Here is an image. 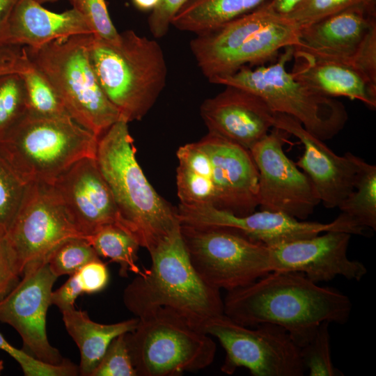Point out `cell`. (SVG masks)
Listing matches in <instances>:
<instances>
[{"label":"cell","instance_id":"2e32d148","mask_svg":"<svg viewBox=\"0 0 376 376\" xmlns=\"http://www.w3.org/2000/svg\"><path fill=\"white\" fill-rule=\"evenodd\" d=\"M52 185L72 222L85 237L107 224L127 232L95 158L78 161Z\"/></svg>","mask_w":376,"mask_h":376},{"label":"cell","instance_id":"7c38bea8","mask_svg":"<svg viewBox=\"0 0 376 376\" xmlns=\"http://www.w3.org/2000/svg\"><path fill=\"white\" fill-rule=\"evenodd\" d=\"M177 212L182 225L228 228L268 246L313 237L328 230H342L359 235H363L366 230L342 212L327 224L300 221L284 213L268 210L237 216L209 204H180Z\"/></svg>","mask_w":376,"mask_h":376},{"label":"cell","instance_id":"3957f363","mask_svg":"<svg viewBox=\"0 0 376 376\" xmlns=\"http://www.w3.org/2000/svg\"><path fill=\"white\" fill-rule=\"evenodd\" d=\"M95 159L127 231L150 253L181 224L177 209L141 169L125 120L120 118L99 138Z\"/></svg>","mask_w":376,"mask_h":376},{"label":"cell","instance_id":"4316f807","mask_svg":"<svg viewBox=\"0 0 376 376\" xmlns=\"http://www.w3.org/2000/svg\"><path fill=\"white\" fill-rule=\"evenodd\" d=\"M20 74L29 112L43 116H70L52 85L36 66L30 62L29 67Z\"/></svg>","mask_w":376,"mask_h":376},{"label":"cell","instance_id":"f1b7e54d","mask_svg":"<svg viewBox=\"0 0 376 376\" xmlns=\"http://www.w3.org/2000/svg\"><path fill=\"white\" fill-rule=\"evenodd\" d=\"M100 259L88 241L83 237L68 239L58 244L49 255V269L57 278L72 275L87 263Z\"/></svg>","mask_w":376,"mask_h":376},{"label":"cell","instance_id":"30bf717a","mask_svg":"<svg viewBox=\"0 0 376 376\" xmlns=\"http://www.w3.org/2000/svg\"><path fill=\"white\" fill-rule=\"evenodd\" d=\"M251 329L225 314L211 320L203 332L215 337L225 350L221 370L232 375L245 368L253 376H302L306 370L299 347L283 327L262 323Z\"/></svg>","mask_w":376,"mask_h":376},{"label":"cell","instance_id":"484cf974","mask_svg":"<svg viewBox=\"0 0 376 376\" xmlns=\"http://www.w3.org/2000/svg\"><path fill=\"white\" fill-rule=\"evenodd\" d=\"M353 191L338 207L357 225L376 230V166L357 156Z\"/></svg>","mask_w":376,"mask_h":376},{"label":"cell","instance_id":"4fadbf2b","mask_svg":"<svg viewBox=\"0 0 376 376\" xmlns=\"http://www.w3.org/2000/svg\"><path fill=\"white\" fill-rule=\"evenodd\" d=\"M288 134L272 127L249 150L258 171V206L305 220L320 201L310 179L283 150Z\"/></svg>","mask_w":376,"mask_h":376},{"label":"cell","instance_id":"8d00e7d4","mask_svg":"<svg viewBox=\"0 0 376 376\" xmlns=\"http://www.w3.org/2000/svg\"><path fill=\"white\" fill-rule=\"evenodd\" d=\"M351 65L376 84V24H373L354 54Z\"/></svg>","mask_w":376,"mask_h":376},{"label":"cell","instance_id":"e0dca14e","mask_svg":"<svg viewBox=\"0 0 376 376\" xmlns=\"http://www.w3.org/2000/svg\"><path fill=\"white\" fill-rule=\"evenodd\" d=\"M273 127L294 135L301 141L304 150L296 165L311 181L320 203L327 208L338 207L354 189L357 155L350 152L338 155L290 116L275 113Z\"/></svg>","mask_w":376,"mask_h":376},{"label":"cell","instance_id":"9c48e42d","mask_svg":"<svg viewBox=\"0 0 376 376\" xmlns=\"http://www.w3.org/2000/svg\"><path fill=\"white\" fill-rule=\"evenodd\" d=\"M180 230L194 267L215 288L232 290L273 271L269 247L233 230L185 225Z\"/></svg>","mask_w":376,"mask_h":376},{"label":"cell","instance_id":"f35d334b","mask_svg":"<svg viewBox=\"0 0 376 376\" xmlns=\"http://www.w3.org/2000/svg\"><path fill=\"white\" fill-rule=\"evenodd\" d=\"M177 157L179 164L212 180L210 157L198 141L180 147Z\"/></svg>","mask_w":376,"mask_h":376},{"label":"cell","instance_id":"60d3db41","mask_svg":"<svg viewBox=\"0 0 376 376\" xmlns=\"http://www.w3.org/2000/svg\"><path fill=\"white\" fill-rule=\"evenodd\" d=\"M20 276L15 265L6 233L0 230V300L16 285Z\"/></svg>","mask_w":376,"mask_h":376},{"label":"cell","instance_id":"5bb4252c","mask_svg":"<svg viewBox=\"0 0 376 376\" xmlns=\"http://www.w3.org/2000/svg\"><path fill=\"white\" fill-rule=\"evenodd\" d=\"M22 276L0 300V322L18 332L24 347L32 357L46 363L61 364L66 359L49 343L46 331L47 313L57 277L47 261L28 265Z\"/></svg>","mask_w":376,"mask_h":376},{"label":"cell","instance_id":"603a6c76","mask_svg":"<svg viewBox=\"0 0 376 376\" xmlns=\"http://www.w3.org/2000/svg\"><path fill=\"white\" fill-rule=\"evenodd\" d=\"M62 314L65 329L79 350V373L83 376H91L113 338L132 331L139 322V318H135L102 324L91 320L86 311L76 308Z\"/></svg>","mask_w":376,"mask_h":376},{"label":"cell","instance_id":"cb8c5ba5","mask_svg":"<svg viewBox=\"0 0 376 376\" xmlns=\"http://www.w3.org/2000/svg\"><path fill=\"white\" fill-rule=\"evenodd\" d=\"M269 0H188L171 24L196 35L212 31L260 7Z\"/></svg>","mask_w":376,"mask_h":376},{"label":"cell","instance_id":"83f0119b","mask_svg":"<svg viewBox=\"0 0 376 376\" xmlns=\"http://www.w3.org/2000/svg\"><path fill=\"white\" fill-rule=\"evenodd\" d=\"M27 100L20 73L0 75V141L27 113Z\"/></svg>","mask_w":376,"mask_h":376},{"label":"cell","instance_id":"ab89813d","mask_svg":"<svg viewBox=\"0 0 376 376\" xmlns=\"http://www.w3.org/2000/svg\"><path fill=\"white\" fill-rule=\"evenodd\" d=\"M84 293L93 294L104 290L108 284L107 267L100 259L91 261L77 272Z\"/></svg>","mask_w":376,"mask_h":376},{"label":"cell","instance_id":"8992f818","mask_svg":"<svg viewBox=\"0 0 376 376\" xmlns=\"http://www.w3.org/2000/svg\"><path fill=\"white\" fill-rule=\"evenodd\" d=\"M91 35L61 38L36 49L24 47L30 62L52 85L70 116L100 138L120 115L92 65Z\"/></svg>","mask_w":376,"mask_h":376},{"label":"cell","instance_id":"44dd1931","mask_svg":"<svg viewBox=\"0 0 376 376\" xmlns=\"http://www.w3.org/2000/svg\"><path fill=\"white\" fill-rule=\"evenodd\" d=\"M92 34L75 8L54 13L36 0H19L0 32V44L36 49L53 40Z\"/></svg>","mask_w":376,"mask_h":376},{"label":"cell","instance_id":"7bdbcfd3","mask_svg":"<svg viewBox=\"0 0 376 376\" xmlns=\"http://www.w3.org/2000/svg\"><path fill=\"white\" fill-rule=\"evenodd\" d=\"M84 293L77 273L70 275L67 281L51 295L52 304L56 306L61 311L75 308V303L79 296Z\"/></svg>","mask_w":376,"mask_h":376},{"label":"cell","instance_id":"74e56055","mask_svg":"<svg viewBox=\"0 0 376 376\" xmlns=\"http://www.w3.org/2000/svg\"><path fill=\"white\" fill-rule=\"evenodd\" d=\"M188 0H160L148 17V26L155 38L166 35L176 13Z\"/></svg>","mask_w":376,"mask_h":376},{"label":"cell","instance_id":"836d02e7","mask_svg":"<svg viewBox=\"0 0 376 376\" xmlns=\"http://www.w3.org/2000/svg\"><path fill=\"white\" fill-rule=\"evenodd\" d=\"M0 350L13 357L26 376H73L79 373V367L68 360L61 364L53 365L37 359L26 351L15 347L1 333Z\"/></svg>","mask_w":376,"mask_h":376},{"label":"cell","instance_id":"b9f144b4","mask_svg":"<svg viewBox=\"0 0 376 376\" xmlns=\"http://www.w3.org/2000/svg\"><path fill=\"white\" fill-rule=\"evenodd\" d=\"M30 65L24 47L0 44V75L22 73Z\"/></svg>","mask_w":376,"mask_h":376},{"label":"cell","instance_id":"d590c367","mask_svg":"<svg viewBox=\"0 0 376 376\" xmlns=\"http://www.w3.org/2000/svg\"><path fill=\"white\" fill-rule=\"evenodd\" d=\"M125 334L112 340L91 376H137L127 346Z\"/></svg>","mask_w":376,"mask_h":376},{"label":"cell","instance_id":"ac0fdd59","mask_svg":"<svg viewBox=\"0 0 376 376\" xmlns=\"http://www.w3.org/2000/svg\"><path fill=\"white\" fill-rule=\"evenodd\" d=\"M198 143L211 162L214 207L237 216L255 212L258 206V171L249 150L211 133Z\"/></svg>","mask_w":376,"mask_h":376},{"label":"cell","instance_id":"ee69618b","mask_svg":"<svg viewBox=\"0 0 376 376\" xmlns=\"http://www.w3.org/2000/svg\"><path fill=\"white\" fill-rule=\"evenodd\" d=\"M302 0H269V6L277 13L288 14Z\"/></svg>","mask_w":376,"mask_h":376},{"label":"cell","instance_id":"7a4b0ae2","mask_svg":"<svg viewBox=\"0 0 376 376\" xmlns=\"http://www.w3.org/2000/svg\"><path fill=\"white\" fill-rule=\"evenodd\" d=\"M181 225L149 253L151 265L125 288V307L137 318L168 310L203 331L224 314L220 290L207 283L194 267L181 235Z\"/></svg>","mask_w":376,"mask_h":376},{"label":"cell","instance_id":"52a82bcc","mask_svg":"<svg viewBox=\"0 0 376 376\" xmlns=\"http://www.w3.org/2000/svg\"><path fill=\"white\" fill-rule=\"evenodd\" d=\"M293 54L294 47H288L272 65L255 69L243 66L234 73L209 81L252 93L260 97L274 113L292 117L323 141L331 139L345 125L346 109L334 97L312 91L287 71L286 63Z\"/></svg>","mask_w":376,"mask_h":376},{"label":"cell","instance_id":"9a60e30c","mask_svg":"<svg viewBox=\"0 0 376 376\" xmlns=\"http://www.w3.org/2000/svg\"><path fill=\"white\" fill-rule=\"evenodd\" d=\"M351 235L333 230L270 246L273 271L301 272L316 283L338 276L359 281L367 269L362 263L347 257Z\"/></svg>","mask_w":376,"mask_h":376},{"label":"cell","instance_id":"1f68e13d","mask_svg":"<svg viewBox=\"0 0 376 376\" xmlns=\"http://www.w3.org/2000/svg\"><path fill=\"white\" fill-rule=\"evenodd\" d=\"M178 196L180 204L215 205L216 191L211 178L178 164L176 174Z\"/></svg>","mask_w":376,"mask_h":376},{"label":"cell","instance_id":"ffe728a7","mask_svg":"<svg viewBox=\"0 0 376 376\" xmlns=\"http://www.w3.org/2000/svg\"><path fill=\"white\" fill-rule=\"evenodd\" d=\"M376 24V6L357 5L299 27L294 52L319 59L351 65L370 26Z\"/></svg>","mask_w":376,"mask_h":376},{"label":"cell","instance_id":"7dc6e473","mask_svg":"<svg viewBox=\"0 0 376 376\" xmlns=\"http://www.w3.org/2000/svg\"><path fill=\"white\" fill-rule=\"evenodd\" d=\"M36 1L42 4L45 2H52V1H55L57 0H36Z\"/></svg>","mask_w":376,"mask_h":376},{"label":"cell","instance_id":"4dcf8cb0","mask_svg":"<svg viewBox=\"0 0 376 376\" xmlns=\"http://www.w3.org/2000/svg\"><path fill=\"white\" fill-rule=\"evenodd\" d=\"M26 184L0 155V230L6 233L22 201Z\"/></svg>","mask_w":376,"mask_h":376},{"label":"cell","instance_id":"5b68a950","mask_svg":"<svg viewBox=\"0 0 376 376\" xmlns=\"http://www.w3.org/2000/svg\"><path fill=\"white\" fill-rule=\"evenodd\" d=\"M98 140L70 116L27 111L0 141V155L26 185L52 184L78 161L95 158Z\"/></svg>","mask_w":376,"mask_h":376},{"label":"cell","instance_id":"d6986e66","mask_svg":"<svg viewBox=\"0 0 376 376\" xmlns=\"http://www.w3.org/2000/svg\"><path fill=\"white\" fill-rule=\"evenodd\" d=\"M274 114L258 95L231 86L201 106L209 133L248 150L273 127Z\"/></svg>","mask_w":376,"mask_h":376},{"label":"cell","instance_id":"f546056e","mask_svg":"<svg viewBox=\"0 0 376 376\" xmlns=\"http://www.w3.org/2000/svg\"><path fill=\"white\" fill-rule=\"evenodd\" d=\"M329 324L322 322L310 340L299 348L301 361L310 376L344 375L331 360Z\"/></svg>","mask_w":376,"mask_h":376},{"label":"cell","instance_id":"c3c4849f","mask_svg":"<svg viewBox=\"0 0 376 376\" xmlns=\"http://www.w3.org/2000/svg\"><path fill=\"white\" fill-rule=\"evenodd\" d=\"M3 369V361L0 360V374Z\"/></svg>","mask_w":376,"mask_h":376},{"label":"cell","instance_id":"f6af8a7d","mask_svg":"<svg viewBox=\"0 0 376 376\" xmlns=\"http://www.w3.org/2000/svg\"><path fill=\"white\" fill-rule=\"evenodd\" d=\"M19 0H0V32Z\"/></svg>","mask_w":376,"mask_h":376},{"label":"cell","instance_id":"bcb514c9","mask_svg":"<svg viewBox=\"0 0 376 376\" xmlns=\"http://www.w3.org/2000/svg\"><path fill=\"white\" fill-rule=\"evenodd\" d=\"M133 4L141 10H152L159 3L160 0H132Z\"/></svg>","mask_w":376,"mask_h":376},{"label":"cell","instance_id":"277c9868","mask_svg":"<svg viewBox=\"0 0 376 376\" xmlns=\"http://www.w3.org/2000/svg\"><path fill=\"white\" fill-rule=\"evenodd\" d=\"M90 57L100 86L127 123L141 120L165 87L167 66L161 46L132 30L116 42L91 35Z\"/></svg>","mask_w":376,"mask_h":376},{"label":"cell","instance_id":"d6a6232c","mask_svg":"<svg viewBox=\"0 0 376 376\" xmlns=\"http://www.w3.org/2000/svg\"><path fill=\"white\" fill-rule=\"evenodd\" d=\"M357 5L376 6V0H302L285 16L301 27Z\"/></svg>","mask_w":376,"mask_h":376},{"label":"cell","instance_id":"8fae6325","mask_svg":"<svg viewBox=\"0 0 376 376\" xmlns=\"http://www.w3.org/2000/svg\"><path fill=\"white\" fill-rule=\"evenodd\" d=\"M20 276L26 266L47 261L63 241L85 236L77 228L52 184L29 183L6 233Z\"/></svg>","mask_w":376,"mask_h":376},{"label":"cell","instance_id":"6da1fadb","mask_svg":"<svg viewBox=\"0 0 376 376\" xmlns=\"http://www.w3.org/2000/svg\"><path fill=\"white\" fill-rule=\"evenodd\" d=\"M224 313L235 322L253 327L271 323L285 329L300 348L323 322L345 324L350 298L294 271H272L256 281L227 291Z\"/></svg>","mask_w":376,"mask_h":376},{"label":"cell","instance_id":"e575fe53","mask_svg":"<svg viewBox=\"0 0 376 376\" xmlns=\"http://www.w3.org/2000/svg\"><path fill=\"white\" fill-rule=\"evenodd\" d=\"M84 18L93 35L100 39L116 42L120 33L114 26L104 0H68Z\"/></svg>","mask_w":376,"mask_h":376},{"label":"cell","instance_id":"d4e9b609","mask_svg":"<svg viewBox=\"0 0 376 376\" xmlns=\"http://www.w3.org/2000/svg\"><path fill=\"white\" fill-rule=\"evenodd\" d=\"M85 239L92 246L99 257L109 258L119 265V274L127 277L128 273L139 274L141 269L136 264L137 252L140 246L130 233L114 224L102 226Z\"/></svg>","mask_w":376,"mask_h":376},{"label":"cell","instance_id":"7402d4cb","mask_svg":"<svg viewBox=\"0 0 376 376\" xmlns=\"http://www.w3.org/2000/svg\"><path fill=\"white\" fill-rule=\"evenodd\" d=\"M294 77L315 93L330 97H345L376 108V84L353 65L340 61L315 58L294 52Z\"/></svg>","mask_w":376,"mask_h":376},{"label":"cell","instance_id":"ba28073f","mask_svg":"<svg viewBox=\"0 0 376 376\" xmlns=\"http://www.w3.org/2000/svg\"><path fill=\"white\" fill-rule=\"evenodd\" d=\"M125 340L137 376H178L204 369L217 351L210 335L164 308L139 318Z\"/></svg>","mask_w":376,"mask_h":376}]
</instances>
